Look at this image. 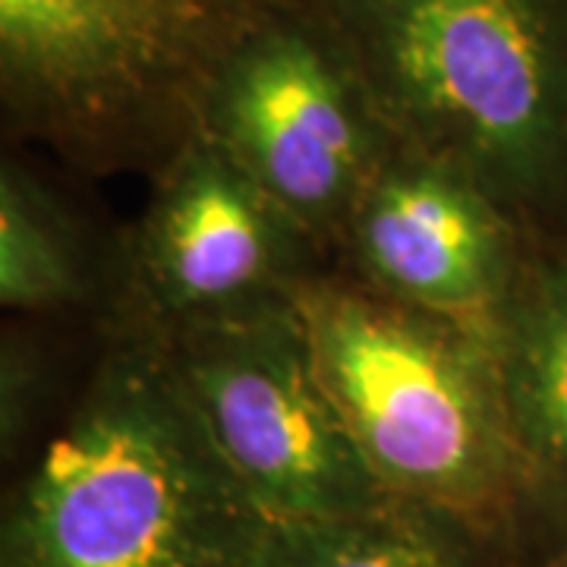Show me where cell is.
Listing matches in <instances>:
<instances>
[{"instance_id":"obj_1","label":"cell","mask_w":567,"mask_h":567,"mask_svg":"<svg viewBox=\"0 0 567 567\" xmlns=\"http://www.w3.org/2000/svg\"><path fill=\"white\" fill-rule=\"evenodd\" d=\"M92 328L85 379L3 498L0 567H256L271 524L162 344L121 322Z\"/></svg>"},{"instance_id":"obj_2","label":"cell","mask_w":567,"mask_h":567,"mask_svg":"<svg viewBox=\"0 0 567 567\" xmlns=\"http://www.w3.org/2000/svg\"><path fill=\"white\" fill-rule=\"evenodd\" d=\"M394 140L567 240V0H322Z\"/></svg>"},{"instance_id":"obj_3","label":"cell","mask_w":567,"mask_h":567,"mask_svg":"<svg viewBox=\"0 0 567 567\" xmlns=\"http://www.w3.org/2000/svg\"><path fill=\"white\" fill-rule=\"evenodd\" d=\"M353 445L391 498L439 507L539 565L548 539L495 341L322 271L297 297Z\"/></svg>"},{"instance_id":"obj_4","label":"cell","mask_w":567,"mask_h":567,"mask_svg":"<svg viewBox=\"0 0 567 567\" xmlns=\"http://www.w3.org/2000/svg\"><path fill=\"white\" fill-rule=\"evenodd\" d=\"M271 3L0 0L3 136L85 177H152L199 133L221 63Z\"/></svg>"},{"instance_id":"obj_5","label":"cell","mask_w":567,"mask_h":567,"mask_svg":"<svg viewBox=\"0 0 567 567\" xmlns=\"http://www.w3.org/2000/svg\"><path fill=\"white\" fill-rule=\"evenodd\" d=\"M199 133L334 262L350 212L401 145L322 0H275L227 54Z\"/></svg>"},{"instance_id":"obj_6","label":"cell","mask_w":567,"mask_h":567,"mask_svg":"<svg viewBox=\"0 0 567 567\" xmlns=\"http://www.w3.org/2000/svg\"><path fill=\"white\" fill-rule=\"evenodd\" d=\"M152 193L111 244L95 322L152 338L297 303L331 265L316 240L203 133L148 177Z\"/></svg>"},{"instance_id":"obj_7","label":"cell","mask_w":567,"mask_h":567,"mask_svg":"<svg viewBox=\"0 0 567 567\" xmlns=\"http://www.w3.org/2000/svg\"><path fill=\"white\" fill-rule=\"evenodd\" d=\"M158 344L212 447L268 524L341 517L391 498L324 388L297 303Z\"/></svg>"},{"instance_id":"obj_8","label":"cell","mask_w":567,"mask_h":567,"mask_svg":"<svg viewBox=\"0 0 567 567\" xmlns=\"http://www.w3.org/2000/svg\"><path fill=\"white\" fill-rule=\"evenodd\" d=\"M529 246L470 177L398 145L350 212L331 271L498 341Z\"/></svg>"},{"instance_id":"obj_9","label":"cell","mask_w":567,"mask_h":567,"mask_svg":"<svg viewBox=\"0 0 567 567\" xmlns=\"http://www.w3.org/2000/svg\"><path fill=\"white\" fill-rule=\"evenodd\" d=\"M495 350L551 551L567 543V240L529 246Z\"/></svg>"},{"instance_id":"obj_10","label":"cell","mask_w":567,"mask_h":567,"mask_svg":"<svg viewBox=\"0 0 567 567\" xmlns=\"http://www.w3.org/2000/svg\"><path fill=\"white\" fill-rule=\"evenodd\" d=\"M111 246L20 152L0 162V306L13 319L95 322L107 300Z\"/></svg>"},{"instance_id":"obj_11","label":"cell","mask_w":567,"mask_h":567,"mask_svg":"<svg viewBox=\"0 0 567 567\" xmlns=\"http://www.w3.org/2000/svg\"><path fill=\"white\" fill-rule=\"evenodd\" d=\"M256 567H536V561L447 511L388 498L357 514L271 524Z\"/></svg>"},{"instance_id":"obj_12","label":"cell","mask_w":567,"mask_h":567,"mask_svg":"<svg viewBox=\"0 0 567 567\" xmlns=\"http://www.w3.org/2000/svg\"><path fill=\"white\" fill-rule=\"evenodd\" d=\"M61 369L35 319L3 324L0 338V451L3 461L22 464L54 420Z\"/></svg>"},{"instance_id":"obj_13","label":"cell","mask_w":567,"mask_h":567,"mask_svg":"<svg viewBox=\"0 0 567 567\" xmlns=\"http://www.w3.org/2000/svg\"><path fill=\"white\" fill-rule=\"evenodd\" d=\"M536 567H567V543H561L558 548H551Z\"/></svg>"}]
</instances>
